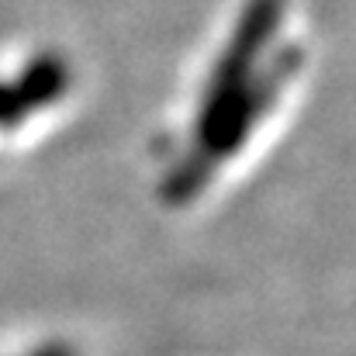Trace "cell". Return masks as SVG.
<instances>
[{"label": "cell", "mask_w": 356, "mask_h": 356, "mask_svg": "<svg viewBox=\"0 0 356 356\" xmlns=\"http://www.w3.org/2000/svg\"><path fill=\"white\" fill-rule=\"evenodd\" d=\"M287 3L252 0L232 24V35L215 56L194 111L180 128L184 152L163 180V197L184 204L252 138V131L273 115L287 83L301 66L298 45L287 38Z\"/></svg>", "instance_id": "obj_1"}, {"label": "cell", "mask_w": 356, "mask_h": 356, "mask_svg": "<svg viewBox=\"0 0 356 356\" xmlns=\"http://www.w3.org/2000/svg\"><path fill=\"white\" fill-rule=\"evenodd\" d=\"M59 87H63V76L56 73V66H52V73H28L21 80L0 83V131L17 128L28 118V108L56 97Z\"/></svg>", "instance_id": "obj_2"}, {"label": "cell", "mask_w": 356, "mask_h": 356, "mask_svg": "<svg viewBox=\"0 0 356 356\" xmlns=\"http://www.w3.org/2000/svg\"><path fill=\"white\" fill-rule=\"evenodd\" d=\"M31 356H73L66 346H45V350H38V353H31Z\"/></svg>", "instance_id": "obj_3"}]
</instances>
